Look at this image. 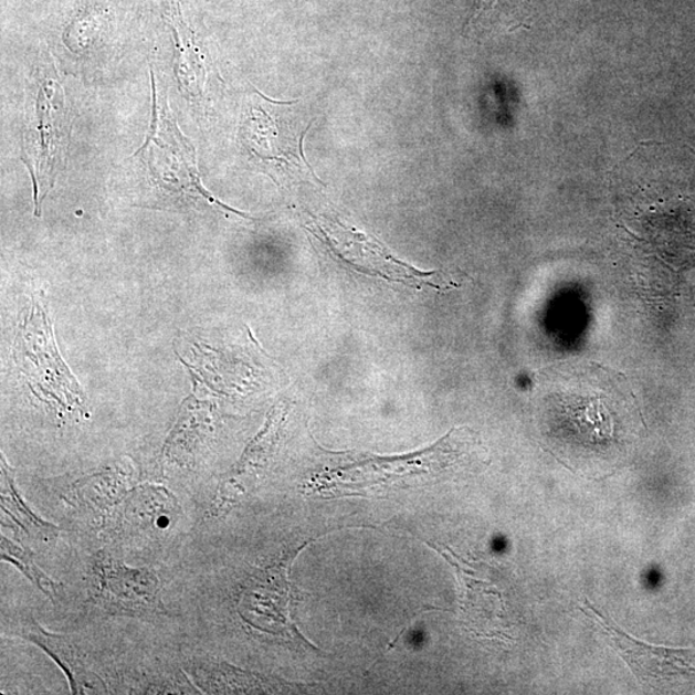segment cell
I'll return each mask as SVG.
<instances>
[{
	"label": "cell",
	"instance_id": "6da1fadb",
	"mask_svg": "<svg viewBox=\"0 0 695 695\" xmlns=\"http://www.w3.org/2000/svg\"><path fill=\"white\" fill-rule=\"evenodd\" d=\"M299 101L277 103L254 91L240 125V143L250 161L277 183L318 178L304 154V139L312 123H306Z\"/></svg>",
	"mask_w": 695,
	"mask_h": 695
},
{
	"label": "cell",
	"instance_id": "7a4b0ae2",
	"mask_svg": "<svg viewBox=\"0 0 695 695\" xmlns=\"http://www.w3.org/2000/svg\"><path fill=\"white\" fill-rule=\"evenodd\" d=\"M14 349V359L39 400L56 406L60 413L84 412L81 387L61 361L49 315L38 301L21 327Z\"/></svg>",
	"mask_w": 695,
	"mask_h": 695
},
{
	"label": "cell",
	"instance_id": "3957f363",
	"mask_svg": "<svg viewBox=\"0 0 695 695\" xmlns=\"http://www.w3.org/2000/svg\"><path fill=\"white\" fill-rule=\"evenodd\" d=\"M91 600L108 614L164 612L158 575L147 568H129L105 551L98 552L93 564Z\"/></svg>",
	"mask_w": 695,
	"mask_h": 695
},
{
	"label": "cell",
	"instance_id": "277c9868",
	"mask_svg": "<svg viewBox=\"0 0 695 695\" xmlns=\"http://www.w3.org/2000/svg\"><path fill=\"white\" fill-rule=\"evenodd\" d=\"M586 617L599 628L607 642L614 647L639 678L645 682L668 681V678L691 675L695 668L691 666L693 652L686 650H670V647L654 646L640 642L630 636L621 628L608 619L585 599V607L580 608Z\"/></svg>",
	"mask_w": 695,
	"mask_h": 695
},
{
	"label": "cell",
	"instance_id": "5b68a950",
	"mask_svg": "<svg viewBox=\"0 0 695 695\" xmlns=\"http://www.w3.org/2000/svg\"><path fill=\"white\" fill-rule=\"evenodd\" d=\"M303 548L285 556L277 565L257 571L248 581L240 599V612L253 626L262 620L257 629L273 628L272 634H278L277 628L296 631L288 613L292 593L287 571Z\"/></svg>",
	"mask_w": 695,
	"mask_h": 695
},
{
	"label": "cell",
	"instance_id": "8992f818",
	"mask_svg": "<svg viewBox=\"0 0 695 695\" xmlns=\"http://www.w3.org/2000/svg\"><path fill=\"white\" fill-rule=\"evenodd\" d=\"M431 548L455 567L459 583L462 585V617L465 628L474 635L494 638L505 635L507 621L502 592L486 580L476 579L471 569L462 566L451 550L444 551L436 545Z\"/></svg>",
	"mask_w": 695,
	"mask_h": 695
},
{
	"label": "cell",
	"instance_id": "52a82bcc",
	"mask_svg": "<svg viewBox=\"0 0 695 695\" xmlns=\"http://www.w3.org/2000/svg\"><path fill=\"white\" fill-rule=\"evenodd\" d=\"M18 635L28 642L41 647L46 654L56 661L57 665L65 671L69 678L70 689L73 694H97L106 693L107 686L103 678L97 676L87 666L85 655L72 638L52 634L45 631L35 621L33 615L22 619Z\"/></svg>",
	"mask_w": 695,
	"mask_h": 695
},
{
	"label": "cell",
	"instance_id": "ba28073f",
	"mask_svg": "<svg viewBox=\"0 0 695 695\" xmlns=\"http://www.w3.org/2000/svg\"><path fill=\"white\" fill-rule=\"evenodd\" d=\"M191 674L201 689L213 694L284 692L287 685L213 660H194Z\"/></svg>",
	"mask_w": 695,
	"mask_h": 695
},
{
	"label": "cell",
	"instance_id": "9c48e42d",
	"mask_svg": "<svg viewBox=\"0 0 695 695\" xmlns=\"http://www.w3.org/2000/svg\"><path fill=\"white\" fill-rule=\"evenodd\" d=\"M179 513L176 498L162 488H139L125 503L124 517L140 529H168Z\"/></svg>",
	"mask_w": 695,
	"mask_h": 695
},
{
	"label": "cell",
	"instance_id": "30bf717a",
	"mask_svg": "<svg viewBox=\"0 0 695 695\" xmlns=\"http://www.w3.org/2000/svg\"><path fill=\"white\" fill-rule=\"evenodd\" d=\"M2 512L13 525L22 529L30 538L43 544L57 540L60 528L45 522L29 509L14 484V471L2 455V492H0Z\"/></svg>",
	"mask_w": 695,
	"mask_h": 695
},
{
	"label": "cell",
	"instance_id": "8fae6325",
	"mask_svg": "<svg viewBox=\"0 0 695 695\" xmlns=\"http://www.w3.org/2000/svg\"><path fill=\"white\" fill-rule=\"evenodd\" d=\"M0 550H2V560L18 568L20 572L25 575L28 579L51 600L57 601L61 596V586L50 579V577L35 565L33 552L28 549H22L21 546L13 544L4 536H2Z\"/></svg>",
	"mask_w": 695,
	"mask_h": 695
}]
</instances>
